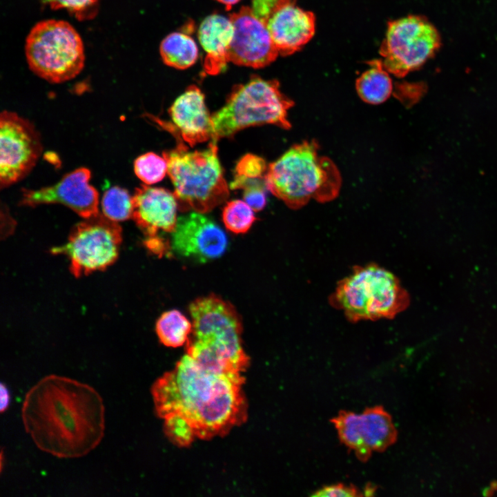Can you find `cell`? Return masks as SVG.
Returning <instances> with one entry per match:
<instances>
[{
    "instance_id": "6da1fadb",
    "label": "cell",
    "mask_w": 497,
    "mask_h": 497,
    "mask_svg": "<svg viewBox=\"0 0 497 497\" xmlns=\"http://www.w3.org/2000/svg\"><path fill=\"white\" fill-rule=\"evenodd\" d=\"M241 374L215 372L188 354L153 384L156 413L179 445L226 433L246 418Z\"/></svg>"
},
{
    "instance_id": "7a4b0ae2",
    "label": "cell",
    "mask_w": 497,
    "mask_h": 497,
    "mask_svg": "<svg viewBox=\"0 0 497 497\" xmlns=\"http://www.w3.org/2000/svg\"><path fill=\"white\" fill-rule=\"evenodd\" d=\"M21 419L35 445L59 458L87 455L105 432V406L98 391L56 374L43 377L26 393Z\"/></svg>"
},
{
    "instance_id": "3957f363",
    "label": "cell",
    "mask_w": 497,
    "mask_h": 497,
    "mask_svg": "<svg viewBox=\"0 0 497 497\" xmlns=\"http://www.w3.org/2000/svg\"><path fill=\"white\" fill-rule=\"evenodd\" d=\"M319 151L315 140L303 141L268 166L267 189L290 208H300L311 199L327 202L338 195L340 173L334 162Z\"/></svg>"
},
{
    "instance_id": "277c9868",
    "label": "cell",
    "mask_w": 497,
    "mask_h": 497,
    "mask_svg": "<svg viewBox=\"0 0 497 497\" xmlns=\"http://www.w3.org/2000/svg\"><path fill=\"white\" fill-rule=\"evenodd\" d=\"M192 332L188 342L206 364L222 371L242 374L248 363L242 345V324L235 308L210 294L189 305Z\"/></svg>"
},
{
    "instance_id": "5b68a950",
    "label": "cell",
    "mask_w": 497,
    "mask_h": 497,
    "mask_svg": "<svg viewBox=\"0 0 497 497\" xmlns=\"http://www.w3.org/2000/svg\"><path fill=\"white\" fill-rule=\"evenodd\" d=\"M217 141L211 139L202 150L189 151L184 143L164 151L167 173L182 211L206 213L224 203L229 196L217 155Z\"/></svg>"
},
{
    "instance_id": "8992f818",
    "label": "cell",
    "mask_w": 497,
    "mask_h": 497,
    "mask_svg": "<svg viewBox=\"0 0 497 497\" xmlns=\"http://www.w3.org/2000/svg\"><path fill=\"white\" fill-rule=\"evenodd\" d=\"M293 105L277 80L253 75L246 83L234 86L225 104L211 115L212 139L231 137L246 128L263 124L289 129L288 111Z\"/></svg>"
},
{
    "instance_id": "52a82bcc",
    "label": "cell",
    "mask_w": 497,
    "mask_h": 497,
    "mask_svg": "<svg viewBox=\"0 0 497 497\" xmlns=\"http://www.w3.org/2000/svg\"><path fill=\"white\" fill-rule=\"evenodd\" d=\"M329 300L355 322L394 318L407 306L408 295L391 272L369 264L355 266L338 283Z\"/></svg>"
},
{
    "instance_id": "ba28073f",
    "label": "cell",
    "mask_w": 497,
    "mask_h": 497,
    "mask_svg": "<svg viewBox=\"0 0 497 497\" xmlns=\"http://www.w3.org/2000/svg\"><path fill=\"white\" fill-rule=\"evenodd\" d=\"M30 69L51 83L70 80L82 70L84 44L77 30L67 21L43 20L30 31L25 44Z\"/></svg>"
},
{
    "instance_id": "9c48e42d",
    "label": "cell",
    "mask_w": 497,
    "mask_h": 497,
    "mask_svg": "<svg viewBox=\"0 0 497 497\" xmlns=\"http://www.w3.org/2000/svg\"><path fill=\"white\" fill-rule=\"evenodd\" d=\"M121 228L117 222L97 213L73 227L66 244L52 249L66 255L76 277L104 270L117 258Z\"/></svg>"
},
{
    "instance_id": "30bf717a",
    "label": "cell",
    "mask_w": 497,
    "mask_h": 497,
    "mask_svg": "<svg viewBox=\"0 0 497 497\" xmlns=\"http://www.w3.org/2000/svg\"><path fill=\"white\" fill-rule=\"evenodd\" d=\"M439 46V34L429 21L408 16L388 23L380 49L381 61L390 74L403 77L422 66Z\"/></svg>"
},
{
    "instance_id": "8fae6325",
    "label": "cell",
    "mask_w": 497,
    "mask_h": 497,
    "mask_svg": "<svg viewBox=\"0 0 497 497\" xmlns=\"http://www.w3.org/2000/svg\"><path fill=\"white\" fill-rule=\"evenodd\" d=\"M42 151L40 135L34 125L17 113L0 115V187L19 182L32 170Z\"/></svg>"
},
{
    "instance_id": "7c38bea8",
    "label": "cell",
    "mask_w": 497,
    "mask_h": 497,
    "mask_svg": "<svg viewBox=\"0 0 497 497\" xmlns=\"http://www.w3.org/2000/svg\"><path fill=\"white\" fill-rule=\"evenodd\" d=\"M341 442L362 461L375 451H382L397 438L391 416L381 407L357 413L342 411L332 420Z\"/></svg>"
},
{
    "instance_id": "4fadbf2b",
    "label": "cell",
    "mask_w": 497,
    "mask_h": 497,
    "mask_svg": "<svg viewBox=\"0 0 497 497\" xmlns=\"http://www.w3.org/2000/svg\"><path fill=\"white\" fill-rule=\"evenodd\" d=\"M234 34L229 47L228 61L235 65L261 68L274 61L279 52L266 23L257 18L252 8L242 6L229 17Z\"/></svg>"
},
{
    "instance_id": "5bb4252c",
    "label": "cell",
    "mask_w": 497,
    "mask_h": 497,
    "mask_svg": "<svg viewBox=\"0 0 497 497\" xmlns=\"http://www.w3.org/2000/svg\"><path fill=\"white\" fill-rule=\"evenodd\" d=\"M89 169L80 167L66 174L54 185L39 189H23L19 204L36 206L41 204H63L83 218L97 213L99 194L90 184Z\"/></svg>"
},
{
    "instance_id": "9a60e30c",
    "label": "cell",
    "mask_w": 497,
    "mask_h": 497,
    "mask_svg": "<svg viewBox=\"0 0 497 497\" xmlns=\"http://www.w3.org/2000/svg\"><path fill=\"white\" fill-rule=\"evenodd\" d=\"M227 245L224 231L204 213L195 211L179 217L172 233L173 250L177 255L199 263L221 257Z\"/></svg>"
},
{
    "instance_id": "2e32d148",
    "label": "cell",
    "mask_w": 497,
    "mask_h": 497,
    "mask_svg": "<svg viewBox=\"0 0 497 497\" xmlns=\"http://www.w3.org/2000/svg\"><path fill=\"white\" fill-rule=\"evenodd\" d=\"M168 113L174 127H170L155 117L152 119L160 126L170 128L190 146L213 138L212 116L205 104V97L200 88L195 85L189 86L173 102Z\"/></svg>"
},
{
    "instance_id": "e0dca14e",
    "label": "cell",
    "mask_w": 497,
    "mask_h": 497,
    "mask_svg": "<svg viewBox=\"0 0 497 497\" xmlns=\"http://www.w3.org/2000/svg\"><path fill=\"white\" fill-rule=\"evenodd\" d=\"M133 204L132 218L147 239L159 237V232L174 231L178 208L174 193L142 184L135 188Z\"/></svg>"
},
{
    "instance_id": "ac0fdd59",
    "label": "cell",
    "mask_w": 497,
    "mask_h": 497,
    "mask_svg": "<svg viewBox=\"0 0 497 497\" xmlns=\"http://www.w3.org/2000/svg\"><path fill=\"white\" fill-rule=\"evenodd\" d=\"M266 26L279 55L286 56L311 39L315 30V18L311 12L289 0L271 14Z\"/></svg>"
},
{
    "instance_id": "d6986e66",
    "label": "cell",
    "mask_w": 497,
    "mask_h": 497,
    "mask_svg": "<svg viewBox=\"0 0 497 497\" xmlns=\"http://www.w3.org/2000/svg\"><path fill=\"white\" fill-rule=\"evenodd\" d=\"M233 34L234 27L230 18L215 13L202 21L198 39L206 52L203 64L205 73L215 75L225 70Z\"/></svg>"
},
{
    "instance_id": "ffe728a7",
    "label": "cell",
    "mask_w": 497,
    "mask_h": 497,
    "mask_svg": "<svg viewBox=\"0 0 497 497\" xmlns=\"http://www.w3.org/2000/svg\"><path fill=\"white\" fill-rule=\"evenodd\" d=\"M369 64V68L356 79V91L364 102L380 104L387 100L392 93V79L381 60H373Z\"/></svg>"
},
{
    "instance_id": "44dd1931",
    "label": "cell",
    "mask_w": 497,
    "mask_h": 497,
    "mask_svg": "<svg viewBox=\"0 0 497 497\" xmlns=\"http://www.w3.org/2000/svg\"><path fill=\"white\" fill-rule=\"evenodd\" d=\"M159 52L166 66L179 70L195 64L199 55L195 40L188 35L179 32L170 33L162 41Z\"/></svg>"
},
{
    "instance_id": "7402d4cb",
    "label": "cell",
    "mask_w": 497,
    "mask_h": 497,
    "mask_svg": "<svg viewBox=\"0 0 497 497\" xmlns=\"http://www.w3.org/2000/svg\"><path fill=\"white\" fill-rule=\"evenodd\" d=\"M192 328V323L176 309L162 313L155 326L160 342L169 347H178L186 343Z\"/></svg>"
},
{
    "instance_id": "603a6c76",
    "label": "cell",
    "mask_w": 497,
    "mask_h": 497,
    "mask_svg": "<svg viewBox=\"0 0 497 497\" xmlns=\"http://www.w3.org/2000/svg\"><path fill=\"white\" fill-rule=\"evenodd\" d=\"M101 207L104 215L116 222L132 217L133 196L128 191L119 186L107 190L102 197Z\"/></svg>"
},
{
    "instance_id": "cb8c5ba5",
    "label": "cell",
    "mask_w": 497,
    "mask_h": 497,
    "mask_svg": "<svg viewBox=\"0 0 497 497\" xmlns=\"http://www.w3.org/2000/svg\"><path fill=\"white\" fill-rule=\"evenodd\" d=\"M254 212L244 200H231L223 208L222 220L230 231L237 234L244 233L256 220Z\"/></svg>"
},
{
    "instance_id": "d4e9b609",
    "label": "cell",
    "mask_w": 497,
    "mask_h": 497,
    "mask_svg": "<svg viewBox=\"0 0 497 497\" xmlns=\"http://www.w3.org/2000/svg\"><path fill=\"white\" fill-rule=\"evenodd\" d=\"M137 177L147 185L160 182L168 171V164L162 156L152 152L139 156L134 162Z\"/></svg>"
},
{
    "instance_id": "484cf974",
    "label": "cell",
    "mask_w": 497,
    "mask_h": 497,
    "mask_svg": "<svg viewBox=\"0 0 497 497\" xmlns=\"http://www.w3.org/2000/svg\"><path fill=\"white\" fill-rule=\"evenodd\" d=\"M232 190L242 189L243 199L255 211H262L266 204L267 189L264 178L244 179L234 177L229 184Z\"/></svg>"
},
{
    "instance_id": "4316f807",
    "label": "cell",
    "mask_w": 497,
    "mask_h": 497,
    "mask_svg": "<svg viewBox=\"0 0 497 497\" xmlns=\"http://www.w3.org/2000/svg\"><path fill=\"white\" fill-rule=\"evenodd\" d=\"M52 10L66 9L79 20L93 18L97 12L99 0H43Z\"/></svg>"
},
{
    "instance_id": "83f0119b",
    "label": "cell",
    "mask_w": 497,
    "mask_h": 497,
    "mask_svg": "<svg viewBox=\"0 0 497 497\" xmlns=\"http://www.w3.org/2000/svg\"><path fill=\"white\" fill-rule=\"evenodd\" d=\"M268 166L261 157L248 153L242 156L235 168V177L244 179L264 178Z\"/></svg>"
},
{
    "instance_id": "f1b7e54d",
    "label": "cell",
    "mask_w": 497,
    "mask_h": 497,
    "mask_svg": "<svg viewBox=\"0 0 497 497\" xmlns=\"http://www.w3.org/2000/svg\"><path fill=\"white\" fill-rule=\"evenodd\" d=\"M289 0H252V10L255 16L266 23L271 14Z\"/></svg>"
},
{
    "instance_id": "f546056e",
    "label": "cell",
    "mask_w": 497,
    "mask_h": 497,
    "mask_svg": "<svg viewBox=\"0 0 497 497\" xmlns=\"http://www.w3.org/2000/svg\"><path fill=\"white\" fill-rule=\"evenodd\" d=\"M358 491L352 486H347L344 484H336L323 487L313 494V496H359Z\"/></svg>"
},
{
    "instance_id": "4dcf8cb0",
    "label": "cell",
    "mask_w": 497,
    "mask_h": 497,
    "mask_svg": "<svg viewBox=\"0 0 497 497\" xmlns=\"http://www.w3.org/2000/svg\"><path fill=\"white\" fill-rule=\"evenodd\" d=\"M0 411L3 413L6 412L10 407L11 401V395L7 385L3 382L0 384Z\"/></svg>"
},
{
    "instance_id": "1f68e13d",
    "label": "cell",
    "mask_w": 497,
    "mask_h": 497,
    "mask_svg": "<svg viewBox=\"0 0 497 497\" xmlns=\"http://www.w3.org/2000/svg\"><path fill=\"white\" fill-rule=\"evenodd\" d=\"M220 3L224 4L226 7V10H230L233 6L237 3L240 0H216Z\"/></svg>"
}]
</instances>
